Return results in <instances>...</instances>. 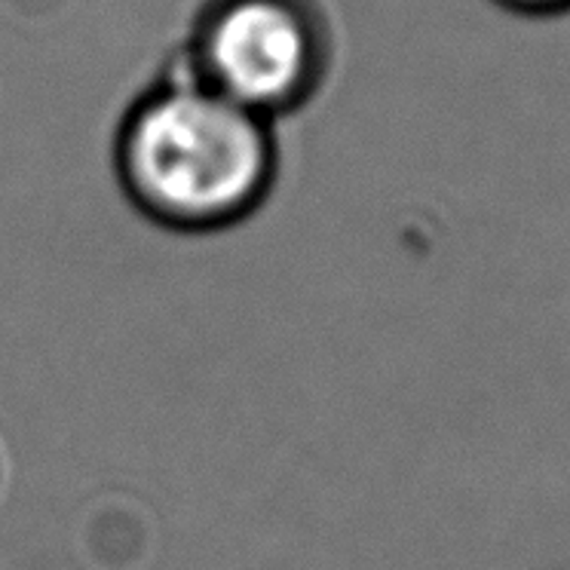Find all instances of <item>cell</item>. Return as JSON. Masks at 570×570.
<instances>
[{
    "instance_id": "cell-2",
    "label": "cell",
    "mask_w": 570,
    "mask_h": 570,
    "mask_svg": "<svg viewBox=\"0 0 570 570\" xmlns=\"http://www.w3.org/2000/svg\"><path fill=\"white\" fill-rule=\"evenodd\" d=\"M332 65V35L313 0H206L181 71L261 120L301 111Z\"/></svg>"
},
{
    "instance_id": "cell-3",
    "label": "cell",
    "mask_w": 570,
    "mask_h": 570,
    "mask_svg": "<svg viewBox=\"0 0 570 570\" xmlns=\"http://www.w3.org/2000/svg\"><path fill=\"white\" fill-rule=\"evenodd\" d=\"M500 3L519 13H556L570 7V0H500Z\"/></svg>"
},
{
    "instance_id": "cell-1",
    "label": "cell",
    "mask_w": 570,
    "mask_h": 570,
    "mask_svg": "<svg viewBox=\"0 0 570 570\" xmlns=\"http://www.w3.org/2000/svg\"><path fill=\"white\" fill-rule=\"evenodd\" d=\"M114 169L145 218L178 234H212L264 206L279 150L273 124L175 68L120 120Z\"/></svg>"
}]
</instances>
